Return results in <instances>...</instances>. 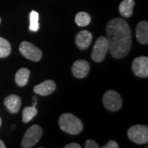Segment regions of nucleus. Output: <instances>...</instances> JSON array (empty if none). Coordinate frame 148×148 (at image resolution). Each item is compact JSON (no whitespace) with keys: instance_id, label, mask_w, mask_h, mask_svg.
I'll use <instances>...</instances> for the list:
<instances>
[{"instance_id":"1","label":"nucleus","mask_w":148,"mask_h":148,"mask_svg":"<svg viewBox=\"0 0 148 148\" xmlns=\"http://www.w3.org/2000/svg\"><path fill=\"white\" fill-rule=\"evenodd\" d=\"M109 51L114 58H122L129 53L132 46V33L127 22L122 18H114L106 27Z\"/></svg>"},{"instance_id":"2","label":"nucleus","mask_w":148,"mask_h":148,"mask_svg":"<svg viewBox=\"0 0 148 148\" xmlns=\"http://www.w3.org/2000/svg\"><path fill=\"white\" fill-rule=\"evenodd\" d=\"M58 124L60 128L71 135H77L83 130V123L78 118L72 114H63L59 117Z\"/></svg>"},{"instance_id":"3","label":"nucleus","mask_w":148,"mask_h":148,"mask_svg":"<svg viewBox=\"0 0 148 148\" xmlns=\"http://www.w3.org/2000/svg\"><path fill=\"white\" fill-rule=\"evenodd\" d=\"M43 134V130L39 125H32L25 133L21 141V147L23 148L33 147L36 144Z\"/></svg>"},{"instance_id":"4","label":"nucleus","mask_w":148,"mask_h":148,"mask_svg":"<svg viewBox=\"0 0 148 148\" xmlns=\"http://www.w3.org/2000/svg\"><path fill=\"white\" fill-rule=\"evenodd\" d=\"M128 138L137 144L148 143V127L145 125H134L127 130Z\"/></svg>"},{"instance_id":"5","label":"nucleus","mask_w":148,"mask_h":148,"mask_svg":"<svg viewBox=\"0 0 148 148\" xmlns=\"http://www.w3.org/2000/svg\"><path fill=\"white\" fill-rule=\"evenodd\" d=\"M103 104L106 110L111 112H116L121 109L123 101L118 92L110 90L106 91L103 96Z\"/></svg>"},{"instance_id":"6","label":"nucleus","mask_w":148,"mask_h":148,"mask_svg":"<svg viewBox=\"0 0 148 148\" xmlns=\"http://www.w3.org/2000/svg\"><path fill=\"white\" fill-rule=\"evenodd\" d=\"M109 51L107 39L104 36H100L95 41L94 48L91 53V58L96 63L102 62Z\"/></svg>"},{"instance_id":"7","label":"nucleus","mask_w":148,"mask_h":148,"mask_svg":"<svg viewBox=\"0 0 148 148\" xmlns=\"http://www.w3.org/2000/svg\"><path fill=\"white\" fill-rule=\"evenodd\" d=\"M19 50L20 53L27 59L32 60L34 62H38L40 60L42 57V52L41 50L32 45L31 43L27 41H23L21 43L19 46Z\"/></svg>"},{"instance_id":"8","label":"nucleus","mask_w":148,"mask_h":148,"mask_svg":"<svg viewBox=\"0 0 148 148\" xmlns=\"http://www.w3.org/2000/svg\"><path fill=\"white\" fill-rule=\"evenodd\" d=\"M133 73L139 77H148V58L145 56H140L136 58L132 64Z\"/></svg>"},{"instance_id":"9","label":"nucleus","mask_w":148,"mask_h":148,"mask_svg":"<svg viewBox=\"0 0 148 148\" xmlns=\"http://www.w3.org/2000/svg\"><path fill=\"white\" fill-rule=\"evenodd\" d=\"M90 71V64L82 59H79L74 62L72 67V73L77 78H83L87 76Z\"/></svg>"},{"instance_id":"10","label":"nucleus","mask_w":148,"mask_h":148,"mask_svg":"<svg viewBox=\"0 0 148 148\" xmlns=\"http://www.w3.org/2000/svg\"><path fill=\"white\" fill-rule=\"evenodd\" d=\"M92 42V34L88 31H82L75 37V43L81 50L89 47Z\"/></svg>"},{"instance_id":"11","label":"nucleus","mask_w":148,"mask_h":148,"mask_svg":"<svg viewBox=\"0 0 148 148\" xmlns=\"http://www.w3.org/2000/svg\"><path fill=\"white\" fill-rule=\"evenodd\" d=\"M56 89V84L53 80H47L34 87V92L40 95H49L52 94Z\"/></svg>"},{"instance_id":"12","label":"nucleus","mask_w":148,"mask_h":148,"mask_svg":"<svg viewBox=\"0 0 148 148\" xmlns=\"http://www.w3.org/2000/svg\"><path fill=\"white\" fill-rule=\"evenodd\" d=\"M4 105L10 113L16 114L20 110L21 105V98L16 95H11L4 99Z\"/></svg>"},{"instance_id":"13","label":"nucleus","mask_w":148,"mask_h":148,"mask_svg":"<svg viewBox=\"0 0 148 148\" xmlns=\"http://www.w3.org/2000/svg\"><path fill=\"white\" fill-rule=\"evenodd\" d=\"M136 37L138 40L143 45H147L148 43V22L140 21L136 28Z\"/></svg>"},{"instance_id":"14","label":"nucleus","mask_w":148,"mask_h":148,"mask_svg":"<svg viewBox=\"0 0 148 148\" xmlns=\"http://www.w3.org/2000/svg\"><path fill=\"white\" fill-rule=\"evenodd\" d=\"M134 0H123L119 7V11L121 16L123 17H130L132 15L133 7H134Z\"/></svg>"},{"instance_id":"15","label":"nucleus","mask_w":148,"mask_h":148,"mask_svg":"<svg viewBox=\"0 0 148 148\" xmlns=\"http://www.w3.org/2000/svg\"><path fill=\"white\" fill-rule=\"evenodd\" d=\"M30 70L26 69V68H22L20 69L16 72L15 75V82L17 86H24L27 84L29 77H30Z\"/></svg>"},{"instance_id":"16","label":"nucleus","mask_w":148,"mask_h":148,"mask_svg":"<svg viewBox=\"0 0 148 148\" xmlns=\"http://www.w3.org/2000/svg\"><path fill=\"white\" fill-rule=\"evenodd\" d=\"M75 21L78 27H86L90 24V16L86 12H80L75 16Z\"/></svg>"},{"instance_id":"17","label":"nucleus","mask_w":148,"mask_h":148,"mask_svg":"<svg viewBox=\"0 0 148 148\" xmlns=\"http://www.w3.org/2000/svg\"><path fill=\"white\" fill-rule=\"evenodd\" d=\"M38 113L36 106L26 107L22 111V121L24 123H29L34 117L36 116Z\"/></svg>"},{"instance_id":"18","label":"nucleus","mask_w":148,"mask_h":148,"mask_svg":"<svg viewBox=\"0 0 148 148\" xmlns=\"http://www.w3.org/2000/svg\"><path fill=\"white\" fill-rule=\"evenodd\" d=\"M10 43L3 37H0V58H6L11 53Z\"/></svg>"},{"instance_id":"19","label":"nucleus","mask_w":148,"mask_h":148,"mask_svg":"<svg viewBox=\"0 0 148 148\" xmlns=\"http://www.w3.org/2000/svg\"><path fill=\"white\" fill-rule=\"evenodd\" d=\"M40 28L39 25V13L36 11H32L30 13V27L29 29L32 32H37Z\"/></svg>"},{"instance_id":"20","label":"nucleus","mask_w":148,"mask_h":148,"mask_svg":"<svg viewBox=\"0 0 148 148\" xmlns=\"http://www.w3.org/2000/svg\"><path fill=\"white\" fill-rule=\"evenodd\" d=\"M99 145L92 139H88L85 143V148H98Z\"/></svg>"},{"instance_id":"21","label":"nucleus","mask_w":148,"mask_h":148,"mask_svg":"<svg viewBox=\"0 0 148 148\" xmlns=\"http://www.w3.org/2000/svg\"><path fill=\"white\" fill-rule=\"evenodd\" d=\"M119 144H118L115 141H114V140H110V141H109V142L106 143V145L103 147V148H119Z\"/></svg>"},{"instance_id":"22","label":"nucleus","mask_w":148,"mask_h":148,"mask_svg":"<svg viewBox=\"0 0 148 148\" xmlns=\"http://www.w3.org/2000/svg\"><path fill=\"white\" fill-rule=\"evenodd\" d=\"M65 148H81V146H80L79 144H77V143H69L68 145H66Z\"/></svg>"},{"instance_id":"23","label":"nucleus","mask_w":148,"mask_h":148,"mask_svg":"<svg viewBox=\"0 0 148 148\" xmlns=\"http://www.w3.org/2000/svg\"><path fill=\"white\" fill-rule=\"evenodd\" d=\"M6 146L5 144H4V143L2 141V140H0V148H5Z\"/></svg>"},{"instance_id":"24","label":"nucleus","mask_w":148,"mask_h":148,"mask_svg":"<svg viewBox=\"0 0 148 148\" xmlns=\"http://www.w3.org/2000/svg\"><path fill=\"white\" fill-rule=\"evenodd\" d=\"M1 124H2V119H1V118H0V127H1Z\"/></svg>"},{"instance_id":"25","label":"nucleus","mask_w":148,"mask_h":148,"mask_svg":"<svg viewBox=\"0 0 148 148\" xmlns=\"http://www.w3.org/2000/svg\"><path fill=\"white\" fill-rule=\"evenodd\" d=\"M0 23H1V18H0Z\"/></svg>"}]
</instances>
